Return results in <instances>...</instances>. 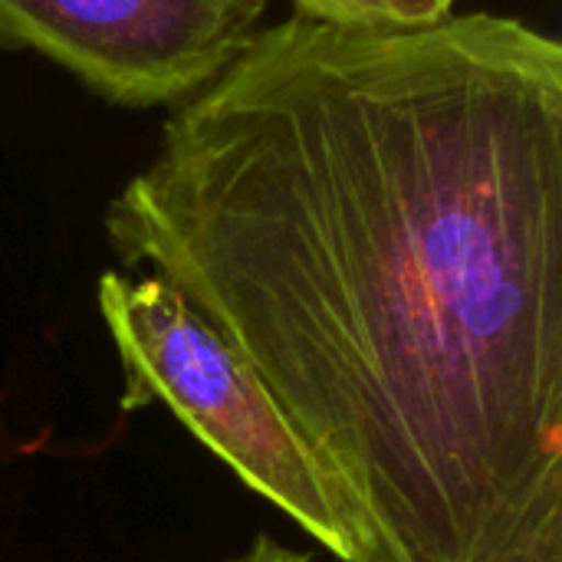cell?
I'll return each instance as SVG.
<instances>
[{
	"instance_id": "6da1fadb",
	"label": "cell",
	"mask_w": 562,
	"mask_h": 562,
	"mask_svg": "<svg viewBox=\"0 0 562 562\" xmlns=\"http://www.w3.org/2000/svg\"><path fill=\"white\" fill-rule=\"evenodd\" d=\"M128 270L247 356L379 562H562V46L286 16L112 198Z\"/></svg>"
},
{
	"instance_id": "277c9868",
	"label": "cell",
	"mask_w": 562,
	"mask_h": 562,
	"mask_svg": "<svg viewBox=\"0 0 562 562\" xmlns=\"http://www.w3.org/2000/svg\"><path fill=\"white\" fill-rule=\"evenodd\" d=\"M300 16L369 33H408L441 23L458 0H293Z\"/></svg>"
},
{
	"instance_id": "3957f363",
	"label": "cell",
	"mask_w": 562,
	"mask_h": 562,
	"mask_svg": "<svg viewBox=\"0 0 562 562\" xmlns=\"http://www.w3.org/2000/svg\"><path fill=\"white\" fill-rule=\"evenodd\" d=\"M267 0H0V49L46 56L122 109L184 105L263 30Z\"/></svg>"
},
{
	"instance_id": "5b68a950",
	"label": "cell",
	"mask_w": 562,
	"mask_h": 562,
	"mask_svg": "<svg viewBox=\"0 0 562 562\" xmlns=\"http://www.w3.org/2000/svg\"><path fill=\"white\" fill-rule=\"evenodd\" d=\"M227 562H313V557L296 553V550H286V547L273 543L270 537H257L240 557H234V560Z\"/></svg>"
},
{
	"instance_id": "7a4b0ae2",
	"label": "cell",
	"mask_w": 562,
	"mask_h": 562,
	"mask_svg": "<svg viewBox=\"0 0 562 562\" xmlns=\"http://www.w3.org/2000/svg\"><path fill=\"white\" fill-rule=\"evenodd\" d=\"M99 313L119 352L122 412L161 402L250 491L336 562H379L359 507L247 356L158 273H102Z\"/></svg>"
}]
</instances>
